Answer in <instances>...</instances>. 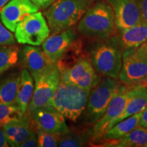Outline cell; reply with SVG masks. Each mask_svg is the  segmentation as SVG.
Segmentation results:
<instances>
[{
  "instance_id": "cell-12",
  "label": "cell",
  "mask_w": 147,
  "mask_h": 147,
  "mask_svg": "<svg viewBox=\"0 0 147 147\" xmlns=\"http://www.w3.org/2000/svg\"><path fill=\"white\" fill-rule=\"evenodd\" d=\"M27 114L37 130L63 134L68 129L65 118L53 106L38 108Z\"/></svg>"
},
{
  "instance_id": "cell-21",
  "label": "cell",
  "mask_w": 147,
  "mask_h": 147,
  "mask_svg": "<svg viewBox=\"0 0 147 147\" xmlns=\"http://www.w3.org/2000/svg\"><path fill=\"white\" fill-rule=\"evenodd\" d=\"M21 74L9 76L0 81V102L8 105H15Z\"/></svg>"
},
{
  "instance_id": "cell-6",
  "label": "cell",
  "mask_w": 147,
  "mask_h": 147,
  "mask_svg": "<svg viewBox=\"0 0 147 147\" xmlns=\"http://www.w3.org/2000/svg\"><path fill=\"white\" fill-rule=\"evenodd\" d=\"M134 87L135 86L121 84L118 91L110 100L107 109L102 117L93 125H92L91 129H89L91 136L90 144H97L102 140L110 123L117 118L124 110L129 99L133 94Z\"/></svg>"
},
{
  "instance_id": "cell-1",
  "label": "cell",
  "mask_w": 147,
  "mask_h": 147,
  "mask_svg": "<svg viewBox=\"0 0 147 147\" xmlns=\"http://www.w3.org/2000/svg\"><path fill=\"white\" fill-rule=\"evenodd\" d=\"M117 30L113 9L106 0L93 3L77 26L79 34L95 40L108 39L115 36Z\"/></svg>"
},
{
  "instance_id": "cell-16",
  "label": "cell",
  "mask_w": 147,
  "mask_h": 147,
  "mask_svg": "<svg viewBox=\"0 0 147 147\" xmlns=\"http://www.w3.org/2000/svg\"><path fill=\"white\" fill-rule=\"evenodd\" d=\"M147 106V88L143 84H138L134 87L133 94L129 99L125 107L118 117L110 123L108 129L121 121L141 113ZM107 129V130H108Z\"/></svg>"
},
{
  "instance_id": "cell-29",
  "label": "cell",
  "mask_w": 147,
  "mask_h": 147,
  "mask_svg": "<svg viewBox=\"0 0 147 147\" xmlns=\"http://www.w3.org/2000/svg\"><path fill=\"white\" fill-rule=\"evenodd\" d=\"M15 44V39L10 31L0 21V46L12 45Z\"/></svg>"
},
{
  "instance_id": "cell-33",
  "label": "cell",
  "mask_w": 147,
  "mask_h": 147,
  "mask_svg": "<svg viewBox=\"0 0 147 147\" xmlns=\"http://www.w3.org/2000/svg\"><path fill=\"white\" fill-rule=\"evenodd\" d=\"M136 49L139 55L147 61V40L142 45L136 48Z\"/></svg>"
},
{
  "instance_id": "cell-30",
  "label": "cell",
  "mask_w": 147,
  "mask_h": 147,
  "mask_svg": "<svg viewBox=\"0 0 147 147\" xmlns=\"http://www.w3.org/2000/svg\"><path fill=\"white\" fill-rule=\"evenodd\" d=\"M38 146V136L34 131H32L26 140L21 144V147H36Z\"/></svg>"
},
{
  "instance_id": "cell-17",
  "label": "cell",
  "mask_w": 147,
  "mask_h": 147,
  "mask_svg": "<svg viewBox=\"0 0 147 147\" xmlns=\"http://www.w3.org/2000/svg\"><path fill=\"white\" fill-rule=\"evenodd\" d=\"M96 146L104 147H147V128L138 125L121 138L101 141Z\"/></svg>"
},
{
  "instance_id": "cell-38",
  "label": "cell",
  "mask_w": 147,
  "mask_h": 147,
  "mask_svg": "<svg viewBox=\"0 0 147 147\" xmlns=\"http://www.w3.org/2000/svg\"><path fill=\"white\" fill-rule=\"evenodd\" d=\"M3 125H4V124H2V123H0V128L3 127Z\"/></svg>"
},
{
  "instance_id": "cell-11",
  "label": "cell",
  "mask_w": 147,
  "mask_h": 147,
  "mask_svg": "<svg viewBox=\"0 0 147 147\" xmlns=\"http://www.w3.org/2000/svg\"><path fill=\"white\" fill-rule=\"evenodd\" d=\"M113 9L119 32L131 28L142 22L137 0H106Z\"/></svg>"
},
{
  "instance_id": "cell-5",
  "label": "cell",
  "mask_w": 147,
  "mask_h": 147,
  "mask_svg": "<svg viewBox=\"0 0 147 147\" xmlns=\"http://www.w3.org/2000/svg\"><path fill=\"white\" fill-rule=\"evenodd\" d=\"M89 93V90L61 80L51 104L65 119L75 122L85 109Z\"/></svg>"
},
{
  "instance_id": "cell-24",
  "label": "cell",
  "mask_w": 147,
  "mask_h": 147,
  "mask_svg": "<svg viewBox=\"0 0 147 147\" xmlns=\"http://www.w3.org/2000/svg\"><path fill=\"white\" fill-rule=\"evenodd\" d=\"M19 49L14 46L5 45L0 48V75L17 63Z\"/></svg>"
},
{
  "instance_id": "cell-14",
  "label": "cell",
  "mask_w": 147,
  "mask_h": 147,
  "mask_svg": "<svg viewBox=\"0 0 147 147\" xmlns=\"http://www.w3.org/2000/svg\"><path fill=\"white\" fill-rule=\"evenodd\" d=\"M76 39V32L71 27L49 36L42 43V49L51 63L56 64L65 51Z\"/></svg>"
},
{
  "instance_id": "cell-28",
  "label": "cell",
  "mask_w": 147,
  "mask_h": 147,
  "mask_svg": "<svg viewBox=\"0 0 147 147\" xmlns=\"http://www.w3.org/2000/svg\"><path fill=\"white\" fill-rule=\"evenodd\" d=\"M19 124L20 117H18V118H14L8 121L3 127L9 145L11 144V142H12L14 137L18 133Z\"/></svg>"
},
{
  "instance_id": "cell-37",
  "label": "cell",
  "mask_w": 147,
  "mask_h": 147,
  "mask_svg": "<svg viewBox=\"0 0 147 147\" xmlns=\"http://www.w3.org/2000/svg\"><path fill=\"white\" fill-rule=\"evenodd\" d=\"M142 84H143V85H144L145 87H146L147 88V76H146V78H145L144 81L143 82V83H142Z\"/></svg>"
},
{
  "instance_id": "cell-2",
  "label": "cell",
  "mask_w": 147,
  "mask_h": 147,
  "mask_svg": "<svg viewBox=\"0 0 147 147\" xmlns=\"http://www.w3.org/2000/svg\"><path fill=\"white\" fill-rule=\"evenodd\" d=\"M97 41L89 51L92 65L101 76L118 79L122 67L123 49L117 35Z\"/></svg>"
},
{
  "instance_id": "cell-4",
  "label": "cell",
  "mask_w": 147,
  "mask_h": 147,
  "mask_svg": "<svg viewBox=\"0 0 147 147\" xmlns=\"http://www.w3.org/2000/svg\"><path fill=\"white\" fill-rule=\"evenodd\" d=\"M121 84L117 78L104 76L90 91L85 109L80 116L84 125L92 126L100 119Z\"/></svg>"
},
{
  "instance_id": "cell-15",
  "label": "cell",
  "mask_w": 147,
  "mask_h": 147,
  "mask_svg": "<svg viewBox=\"0 0 147 147\" xmlns=\"http://www.w3.org/2000/svg\"><path fill=\"white\" fill-rule=\"evenodd\" d=\"M22 64L32 77L43 72L53 64L40 47L25 46L20 53Z\"/></svg>"
},
{
  "instance_id": "cell-3",
  "label": "cell",
  "mask_w": 147,
  "mask_h": 147,
  "mask_svg": "<svg viewBox=\"0 0 147 147\" xmlns=\"http://www.w3.org/2000/svg\"><path fill=\"white\" fill-rule=\"evenodd\" d=\"M93 0H57L45 12L51 34L72 27L93 4Z\"/></svg>"
},
{
  "instance_id": "cell-34",
  "label": "cell",
  "mask_w": 147,
  "mask_h": 147,
  "mask_svg": "<svg viewBox=\"0 0 147 147\" xmlns=\"http://www.w3.org/2000/svg\"><path fill=\"white\" fill-rule=\"evenodd\" d=\"M10 146L5 136L3 128H0V147H8Z\"/></svg>"
},
{
  "instance_id": "cell-9",
  "label": "cell",
  "mask_w": 147,
  "mask_h": 147,
  "mask_svg": "<svg viewBox=\"0 0 147 147\" xmlns=\"http://www.w3.org/2000/svg\"><path fill=\"white\" fill-rule=\"evenodd\" d=\"M147 76V61L141 57L136 49L123 51L122 67L118 79L127 86L142 84Z\"/></svg>"
},
{
  "instance_id": "cell-19",
  "label": "cell",
  "mask_w": 147,
  "mask_h": 147,
  "mask_svg": "<svg viewBox=\"0 0 147 147\" xmlns=\"http://www.w3.org/2000/svg\"><path fill=\"white\" fill-rule=\"evenodd\" d=\"M122 49H136L147 40V24L141 22L131 28L119 32L117 35Z\"/></svg>"
},
{
  "instance_id": "cell-18",
  "label": "cell",
  "mask_w": 147,
  "mask_h": 147,
  "mask_svg": "<svg viewBox=\"0 0 147 147\" xmlns=\"http://www.w3.org/2000/svg\"><path fill=\"white\" fill-rule=\"evenodd\" d=\"M34 78L26 69L22 70L18 86L16 106L19 111L20 117L27 112L34 92Z\"/></svg>"
},
{
  "instance_id": "cell-25",
  "label": "cell",
  "mask_w": 147,
  "mask_h": 147,
  "mask_svg": "<svg viewBox=\"0 0 147 147\" xmlns=\"http://www.w3.org/2000/svg\"><path fill=\"white\" fill-rule=\"evenodd\" d=\"M34 128H32V121L27 113L20 117V124L18 131L16 136L10 144V146L21 147V144L29 136Z\"/></svg>"
},
{
  "instance_id": "cell-7",
  "label": "cell",
  "mask_w": 147,
  "mask_h": 147,
  "mask_svg": "<svg viewBox=\"0 0 147 147\" xmlns=\"http://www.w3.org/2000/svg\"><path fill=\"white\" fill-rule=\"evenodd\" d=\"M34 92L27 113L40 108L52 106L51 102L57 88L61 81L60 72L56 64L33 77Z\"/></svg>"
},
{
  "instance_id": "cell-10",
  "label": "cell",
  "mask_w": 147,
  "mask_h": 147,
  "mask_svg": "<svg viewBox=\"0 0 147 147\" xmlns=\"http://www.w3.org/2000/svg\"><path fill=\"white\" fill-rule=\"evenodd\" d=\"M60 76L62 81L89 91L102 79L87 56L79 59L70 68L60 73Z\"/></svg>"
},
{
  "instance_id": "cell-31",
  "label": "cell",
  "mask_w": 147,
  "mask_h": 147,
  "mask_svg": "<svg viewBox=\"0 0 147 147\" xmlns=\"http://www.w3.org/2000/svg\"><path fill=\"white\" fill-rule=\"evenodd\" d=\"M142 22L147 24V0H137Z\"/></svg>"
},
{
  "instance_id": "cell-27",
  "label": "cell",
  "mask_w": 147,
  "mask_h": 147,
  "mask_svg": "<svg viewBox=\"0 0 147 147\" xmlns=\"http://www.w3.org/2000/svg\"><path fill=\"white\" fill-rule=\"evenodd\" d=\"M18 117H20V115L16 106L0 102V123L5 125L12 119Z\"/></svg>"
},
{
  "instance_id": "cell-36",
  "label": "cell",
  "mask_w": 147,
  "mask_h": 147,
  "mask_svg": "<svg viewBox=\"0 0 147 147\" xmlns=\"http://www.w3.org/2000/svg\"><path fill=\"white\" fill-rule=\"evenodd\" d=\"M10 0H0V11L8 3Z\"/></svg>"
},
{
  "instance_id": "cell-35",
  "label": "cell",
  "mask_w": 147,
  "mask_h": 147,
  "mask_svg": "<svg viewBox=\"0 0 147 147\" xmlns=\"http://www.w3.org/2000/svg\"><path fill=\"white\" fill-rule=\"evenodd\" d=\"M140 125L143 127L147 128V106L142 111L140 120Z\"/></svg>"
},
{
  "instance_id": "cell-26",
  "label": "cell",
  "mask_w": 147,
  "mask_h": 147,
  "mask_svg": "<svg viewBox=\"0 0 147 147\" xmlns=\"http://www.w3.org/2000/svg\"><path fill=\"white\" fill-rule=\"evenodd\" d=\"M38 136V146L39 147H56L61 136L59 132H49L37 130Z\"/></svg>"
},
{
  "instance_id": "cell-23",
  "label": "cell",
  "mask_w": 147,
  "mask_h": 147,
  "mask_svg": "<svg viewBox=\"0 0 147 147\" xmlns=\"http://www.w3.org/2000/svg\"><path fill=\"white\" fill-rule=\"evenodd\" d=\"M91 136L88 131H71L69 129L61 134L58 146L79 147L90 144Z\"/></svg>"
},
{
  "instance_id": "cell-8",
  "label": "cell",
  "mask_w": 147,
  "mask_h": 147,
  "mask_svg": "<svg viewBox=\"0 0 147 147\" xmlns=\"http://www.w3.org/2000/svg\"><path fill=\"white\" fill-rule=\"evenodd\" d=\"M16 41L22 45L39 47L50 36V28L41 12L27 16L16 27L14 32Z\"/></svg>"
},
{
  "instance_id": "cell-20",
  "label": "cell",
  "mask_w": 147,
  "mask_h": 147,
  "mask_svg": "<svg viewBox=\"0 0 147 147\" xmlns=\"http://www.w3.org/2000/svg\"><path fill=\"white\" fill-rule=\"evenodd\" d=\"M142 113V112H141L131 117H129L108 129L105 132L101 141L119 139L129 133L134 128L140 125V120Z\"/></svg>"
},
{
  "instance_id": "cell-22",
  "label": "cell",
  "mask_w": 147,
  "mask_h": 147,
  "mask_svg": "<svg viewBox=\"0 0 147 147\" xmlns=\"http://www.w3.org/2000/svg\"><path fill=\"white\" fill-rule=\"evenodd\" d=\"M85 56L82 40L76 39L61 57L56 65L59 72L61 73L70 68L79 59Z\"/></svg>"
},
{
  "instance_id": "cell-32",
  "label": "cell",
  "mask_w": 147,
  "mask_h": 147,
  "mask_svg": "<svg viewBox=\"0 0 147 147\" xmlns=\"http://www.w3.org/2000/svg\"><path fill=\"white\" fill-rule=\"evenodd\" d=\"M39 8H47L55 2V0H30Z\"/></svg>"
},
{
  "instance_id": "cell-13",
  "label": "cell",
  "mask_w": 147,
  "mask_h": 147,
  "mask_svg": "<svg viewBox=\"0 0 147 147\" xmlns=\"http://www.w3.org/2000/svg\"><path fill=\"white\" fill-rule=\"evenodd\" d=\"M38 10L39 7L30 0H10L0 11V19L8 30L14 32L24 18Z\"/></svg>"
}]
</instances>
